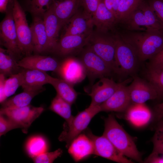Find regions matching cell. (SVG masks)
<instances>
[{
  "label": "cell",
  "instance_id": "19",
  "mask_svg": "<svg viewBox=\"0 0 163 163\" xmlns=\"http://www.w3.org/2000/svg\"><path fill=\"white\" fill-rule=\"evenodd\" d=\"M30 28L34 51L39 53L51 52L43 18L34 16Z\"/></svg>",
  "mask_w": 163,
  "mask_h": 163
},
{
  "label": "cell",
  "instance_id": "25",
  "mask_svg": "<svg viewBox=\"0 0 163 163\" xmlns=\"http://www.w3.org/2000/svg\"><path fill=\"white\" fill-rule=\"evenodd\" d=\"M126 111V119L136 126L145 125L151 118L150 110L144 104H132Z\"/></svg>",
  "mask_w": 163,
  "mask_h": 163
},
{
  "label": "cell",
  "instance_id": "12",
  "mask_svg": "<svg viewBox=\"0 0 163 163\" xmlns=\"http://www.w3.org/2000/svg\"><path fill=\"white\" fill-rule=\"evenodd\" d=\"M120 83L113 94L100 106L101 111L122 112L126 111L131 103L129 93L126 84L129 81Z\"/></svg>",
  "mask_w": 163,
  "mask_h": 163
},
{
  "label": "cell",
  "instance_id": "11",
  "mask_svg": "<svg viewBox=\"0 0 163 163\" xmlns=\"http://www.w3.org/2000/svg\"><path fill=\"white\" fill-rule=\"evenodd\" d=\"M86 134L93 142L94 155L118 163H133L120 153L104 135L96 136L88 130Z\"/></svg>",
  "mask_w": 163,
  "mask_h": 163
},
{
  "label": "cell",
  "instance_id": "17",
  "mask_svg": "<svg viewBox=\"0 0 163 163\" xmlns=\"http://www.w3.org/2000/svg\"><path fill=\"white\" fill-rule=\"evenodd\" d=\"M20 67L44 71L57 72L59 65L55 59L50 56L30 55L18 61Z\"/></svg>",
  "mask_w": 163,
  "mask_h": 163
},
{
  "label": "cell",
  "instance_id": "26",
  "mask_svg": "<svg viewBox=\"0 0 163 163\" xmlns=\"http://www.w3.org/2000/svg\"><path fill=\"white\" fill-rule=\"evenodd\" d=\"M44 90V88L23 90V92L6 100L1 104L2 108H12L28 105L34 97Z\"/></svg>",
  "mask_w": 163,
  "mask_h": 163
},
{
  "label": "cell",
  "instance_id": "7",
  "mask_svg": "<svg viewBox=\"0 0 163 163\" xmlns=\"http://www.w3.org/2000/svg\"><path fill=\"white\" fill-rule=\"evenodd\" d=\"M12 13L21 55H31L34 51L31 32L25 13L18 0H13Z\"/></svg>",
  "mask_w": 163,
  "mask_h": 163
},
{
  "label": "cell",
  "instance_id": "14",
  "mask_svg": "<svg viewBox=\"0 0 163 163\" xmlns=\"http://www.w3.org/2000/svg\"><path fill=\"white\" fill-rule=\"evenodd\" d=\"M57 72L62 78L73 85L82 82L87 76L80 59L71 57L66 58L59 63Z\"/></svg>",
  "mask_w": 163,
  "mask_h": 163
},
{
  "label": "cell",
  "instance_id": "22",
  "mask_svg": "<svg viewBox=\"0 0 163 163\" xmlns=\"http://www.w3.org/2000/svg\"><path fill=\"white\" fill-rule=\"evenodd\" d=\"M80 5V0H53L50 7L62 26L76 13Z\"/></svg>",
  "mask_w": 163,
  "mask_h": 163
},
{
  "label": "cell",
  "instance_id": "3",
  "mask_svg": "<svg viewBox=\"0 0 163 163\" xmlns=\"http://www.w3.org/2000/svg\"><path fill=\"white\" fill-rule=\"evenodd\" d=\"M118 24L122 30L151 32L163 30L148 1L143 0L125 19Z\"/></svg>",
  "mask_w": 163,
  "mask_h": 163
},
{
  "label": "cell",
  "instance_id": "40",
  "mask_svg": "<svg viewBox=\"0 0 163 163\" xmlns=\"http://www.w3.org/2000/svg\"><path fill=\"white\" fill-rule=\"evenodd\" d=\"M149 60L148 67L158 68L163 66V48Z\"/></svg>",
  "mask_w": 163,
  "mask_h": 163
},
{
  "label": "cell",
  "instance_id": "21",
  "mask_svg": "<svg viewBox=\"0 0 163 163\" xmlns=\"http://www.w3.org/2000/svg\"><path fill=\"white\" fill-rule=\"evenodd\" d=\"M92 17L96 30L100 32L113 31L117 24L115 16L106 7L102 0H101Z\"/></svg>",
  "mask_w": 163,
  "mask_h": 163
},
{
  "label": "cell",
  "instance_id": "28",
  "mask_svg": "<svg viewBox=\"0 0 163 163\" xmlns=\"http://www.w3.org/2000/svg\"><path fill=\"white\" fill-rule=\"evenodd\" d=\"M16 56L7 49L0 48V72L9 76L18 73L16 72L20 68L18 61L15 59Z\"/></svg>",
  "mask_w": 163,
  "mask_h": 163
},
{
  "label": "cell",
  "instance_id": "15",
  "mask_svg": "<svg viewBox=\"0 0 163 163\" xmlns=\"http://www.w3.org/2000/svg\"><path fill=\"white\" fill-rule=\"evenodd\" d=\"M65 25L63 35H89L94 26L92 17L78 10Z\"/></svg>",
  "mask_w": 163,
  "mask_h": 163
},
{
  "label": "cell",
  "instance_id": "18",
  "mask_svg": "<svg viewBox=\"0 0 163 163\" xmlns=\"http://www.w3.org/2000/svg\"><path fill=\"white\" fill-rule=\"evenodd\" d=\"M68 148L69 153L76 162L94 154L93 142L86 134L81 133L72 142Z\"/></svg>",
  "mask_w": 163,
  "mask_h": 163
},
{
  "label": "cell",
  "instance_id": "1",
  "mask_svg": "<svg viewBox=\"0 0 163 163\" xmlns=\"http://www.w3.org/2000/svg\"><path fill=\"white\" fill-rule=\"evenodd\" d=\"M117 33L133 48L140 62L149 59L163 48V30L146 32L122 30Z\"/></svg>",
  "mask_w": 163,
  "mask_h": 163
},
{
  "label": "cell",
  "instance_id": "24",
  "mask_svg": "<svg viewBox=\"0 0 163 163\" xmlns=\"http://www.w3.org/2000/svg\"><path fill=\"white\" fill-rule=\"evenodd\" d=\"M21 72L23 90L43 88L44 85L49 84L52 77L46 72L37 70L25 69Z\"/></svg>",
  "mask_w": 163,
  "mask_h": 163
},
{
  "label": "cell",
  "instance_id": "35",
  "mask_svg": "<svg viewBox=\"0 0 163 163\" xmlns=\"http://www.w3.org/2000/svg\"><path fill=\"white\" fill-rule=\"evenodd\" d=\"M158 123L152 139V152L163 155V119L158 120Z\"/></svg>",
  "mask_w": 163,
  "mask_h": 163
},
{
  "label": "cell",
  "instance_id": "34",
  "mask_svg": "<svg viewBox=\"0 0 163 163\" xmlns=\"http://www.w3.org/2000/svg\"><path fill=\"white\" fill-rule=\"evenodd\" d=\"M23 76L21 71L12 75L6 79L5 83V93L7 98L15 92L18 88L21 86Z\"/></svg>",
  "mask_w": 163,
  "mask_h": 163
},
{
  "label": "cell",
  "instance_id": "44",
  "mask_svg": "<svg viewBox=\"0 0 163 163\" xmlns=\"http://www.w3.org/2000/svg\"><path fill=\"white\" fill-rule=\"evenodd\" d=\"M159 155L152 152L146 159L145 162L149 163H163V158Z\"/></svg>",
  "mask_w": 163,
  "mask_h": 163
},
{
  "label": "cell",
  "instance_id": "2",
  "mask_svg": "<svg viewBox=\"0 0 163 163\" xmlns=\"http://www.w3.org/2000/svg\"><path fill=\"white\" fill-rule=\"evenodd\" d=\"M103 135L106 137L123 155L138 162L141 156L133 138L117 122L113 114L104 119Z\"/></svg>",
  "mask_w": 163,
  "mask_h": 163
},
{
  "label": "cell",
  "instance_id": "10",
  "mask_svg": "<svg viewBox=\"0 0 163 163\" xmlns=\"http://www.w3.org/2000/svg\"><path fill=\"white\" fill-rule=\"evenodd\" d=\"M13 0L0 24V42L16 56H21L12 13Z\"/></svg>",
  "mask_w": 163,
  "mask_h": 163
},
{
  "label": "cell",
  "instance_id": "36",
  "mask_svg": "<svg viewBox=\"0 0 163 163\" xmlns=\"http://www.w3.org/2000/svg\"><path fill=\"white\" fill-rule=\"evenodd\" d=\"M62 153V150L59 149L53 152H44L32 159L35 163H51L59 157Z\"/></svg>",
  "mask_w": 163,
  "mask_h": 163
},
{
  "label": "cell",
  "instance_id": "9",
  "mask_svg": "<svg viewBox=\"0 0 163 163\" xmlns=\"http://www.w3.org/2000/svg\"><path fill=\"white\" fill-rule=\"evenodd\" d=\"M80 60L91 82L97 78L107 77L113 72L107 64L88 46L83 51Z\"/></svg>",
  "mask_w": 163,
  "mask_h": 163
},
{
  "label": "cell",
  "instance_id": "31",
  "mask_svg": "<svg viewBox=\"0 0 163 163\" xmlns=\"http://www.w3.org/2000/svg\"><path fill=\"white\" fill-rule=\"evenodd\" d=\"M147 80L153 86L158 94V99H163V66L148 67L146 73Z\"/></svg>",
  "mask_w": 163,
  "mask_h": 163
},
{
  "label": "cell",
  "instance_id": "6",
  "mask_svg": "<svg viewBox=\"0 0 163 163\" xmlns=\"http://www.w3.org/2000/svg\"><path fill=\"white\" fill-rule=\"evenodd\" d=\"M115 41V61L116 73L128 75L136 71L140 61L132 46L117 33L113 34Z\"/></svg>",
  "mask_w": 163,
  "mask_h": 163
},
{
  "label": "cell",
  "instance_id": "27",
  "mask_svg": "<svg viewBox=\"0 0 163 163\" xmlns=\"http://www.w3.org/2000/svg\"><path fill=\"white\" fill-rule=\"evenodd\" d=\"M49 84L56 90L57 94L71 105L75 103L78 93L73 85L65 80L51 77Z\"/></svg>",
  "mask_w": 163,
  "mask_h": 163
},
{
  "label": "cell",
  "instance_id": "29",
  "mask_svg": "<svg viewBox=\"0 0 163 163\" xmlns=\"http://www.w3.org/2000/svg\"><path fill=\"white\" fill-rule=\"evenodd\" d=\"M49 148L46 139L41 135H34L29 138L25 146L26 152L32 159L47 152Z\"/></svg>",
  "mask_w": 163,
  "mask_h": 163
},
{
  "label": "cell",
  "instance_id": "13",
  "mask_svg": "<svg viewBox=\"0 0 163 163\" xmlns=\"http://www.w3.org/2000/svg\"><path fill=\"white\" fill-rule=\"evenodd\" d=\"M128 88L133 104H144L148 100L158 98L157 92L152 85L138 77L134 76Z\"/></svg>",
  "mask_w": 163,
  "mask_h": 163
},
{
  "label": "cell",
  "instance_id": "39",
  "mask_svg": "<svg viewBox=\"0 0 163 163\" xmlns=\"http://www.w3.org/2000/svg\"><path fill=\"white\" fill-rule=\"evenodd\" d=\"M101 0H80V5L87 14L92 17Z\"/></svg>",
  "mask_w": 163,
  "mask_h": 163
},
{
  "label": "cell",
  "instance_id": "30",
  "mask_svg": "<svg viewBox=\"0 0 163 163\" xmlns=\"http://www.w3.org/2000/svg\"><path fill=\"white\" fill-rule=\"evenodd\" d=\"M71 106L56 94L52 101L49 109L64 119L66 123H68L73 117L72 114Z\"/></svg>",
  "mask_w": 163,
  "mask_h": 163
},
{
  "label": "cell",
  "instance_id": "37",
  "mask_svg": "<svg viewBox=\"0 0 163 163\" xmlns=\"http://www.w3.org/2000/svg\"><path fill=\"white\" fill-rule=\"evenodd\" d=\"M19 127L15 122L5 116L0 114V136Z\"/></svg>",
  "mask_w": 163,
  "mask_h": 163
},
{
  "label": "cell",
  "instance_id": "45",
  "mask_svg": "<svg viewBox=\"0 0 163 163\" xmlns=\"http://www.w3.org/2000/svg\"><path fill=\"white\" fill-rule=\"evenodd\" d=\"M10 0H0V11L1 13L6 12Z\"/></svg>",
  "mask_w": 163,
  "mask_h": 163
},
{
  "label": "cell",
  "instance_id": "43",
  "mask_svg": "<svg viewBox=\"0 0 163 163\" xmlns=\"http://www.w3.org/2000/svg\"><path fill=\"white\" fill-rule=\"evenodd\" d=\"M154 111L155 117L158 121L163 118V102L155 106Z\"/></svg>",
  "mask_w": 163,
  "mask_h": 163
},
{
  "label": "cell",
  "instance_id": "5",
  "mask_svg": "<svg viewBox=\"0 0 163 163\" xmlns=\"http://www.w3.org/2000/svg\"><path fill=\"white\" fill-rule=\"evenodd\" d=\"M86 45L103 59L116 73V44L113 34L93 31Z\"/></svg>",
  "mask_w": 163,
  "mask_h": 163
},
{
  "label": "cell",
  "instance_id": "46",
  "mask_svg": "<svg viewBox=\"0 0 163 163\" xmlns=\"http://www.w3.org/2000/svg\"><path fill=\"white\" fill-rule=\"evenodd\" d=\"M163 119V118H162V119Z\"/></svg>",
  "mask_w": 163,
  "mask_h": 163
},
{
  "label": "cell",
  "instance_id": "4",
  "mask_svg": "<svg viewBox=\"0 0 163 163\" xmlns=\"http://www.w3.org/2000/svg\"><path fill=\"white\" fill-rule=\"evenodd\" d=\"M100 105H90L73 116L69 123H66L59 139L66 143L67 148L75 138L86 129L94 117L101 112Z\"/></svg>",
  "mask_w": 163,
  "mask_h": 163
},
{
  "label": "cell",
  "instance_id": "20",
  "mask_svg": "<svg viewBox=\"0 0 163 163\" xmlns=\"http://www.w3.org/2000/svg\"><path fill=\"white\" fill-rule=\"evenodd\" d=\"M91 34L63 35L59 40L54 52L61 56H66L80 50L87 45Z\"/></svg>",
  "mask_w": 163,
  "mask_h": 163
},
{
  "label": "cell",
  "instance_id": "41",
  "mask_svg": "<svg viewBox=\"0 0 163 163\" xmlns=\"http://www.w3.org/2000/svg\"><path fill=\"white\" fill-rule=\"evenodd\" d=\"M120 0H102L106 7L113 14L117 20V11Z\"/></svg>",
  "mask_w": 163,
  "mask_h": 163
},
{
  "label": "cell",
  "instance_id": "32",
  "mask_svg": "<svg viewBox=\"0 0 163 163\" xmlns=\"http://www.w3.org/2000/svg\"><path fill=\"white\" fill-rule=\"evenodd\" d=\"M143 0H120L117 11V24L127 18Z\"/></svg>",
  "mask_w": 163,
  "mask_h": 163
},
{
  "label": "cell",
  "instance_id": "42",
  "mask_svg": "<svg viewBox=\"0 0 163 163\" xmlns=\"http://www.w3.org/2000/svg\"><path fill=\"white\" fill-rule=\"evenodd\" d=\"M5 76L0 74V102L2 104L7 100L5 93Z\"/></svg>",
  "mask_w": 163,
  "mask_h": 163
},
{
  "label": "cell",
  "instance_id": "23",
  "mask_svg": "<svg viewBox=\"0 0 163 163\" xmlns=\"http://www.w3.org/2000/svg\"><path fill=\"white\" fill-rule=\"evenodd\" d=\"M43 18L51 52H54L59 41V32L62 26L50 7Z\"/></svg>",
  "mask_w": 163,
  "mask_h": 163
},
{
  "label": "cell",
  "instance_id": "33",
  "mask_svg": "<svg viewBox=\"0 0 163 163\" xmlns=\"http://www.w3.org/2000/svg\"><path fill=\"white\" fill-rule=\"evenodd\" d=\"M53 0H26L28 9L34 16L43 17Z\"/></svg>",
  "mask_w": 163,
  "mask_h": 163
},
{
  "label": "cell",
  "instance_id": "16",
  "mask_svg": "<svg viewBox=\"0 0 163 163\" xmlns=\"http://www.w3.org/2000/svg\"><path fill=\"white\" fill-rule=\"evenodd\" d=\"M119 83L107 77L100 78L98 82L91 86L88 95L91 98L90 105H100L107 101L115 91Z\"/></svg>",
  "mask_w": 163,
  "mask_h": 163
},
{
  "label": "cell",
  "instance_id": "8",
  "mask_svg": "<svg viewBox=\"0 0 163 163\" xmlns=\"http://www.w3.org/2000/svg\"><path fill=\"white\" fill-rule=\"evenodd\" d=\"M44 110L42 107H35L30 104L20 107L12 108H1L0 114L4 115L15 122L27 133L33 122L38 118Z\"/></svg>",
  "mask_w": 163,
  "mask_h": 163
},
{
  "label": "cell",
  "instance_id": "38",
  "mask_svg": "<svg viewBox=\"0 0 163 163\" xmlns=\"http://www.w3.org/2000/svg\"><path fill=\"white\" fill-rule=\"evenodd\" d=\"M147 1L163 28V0H148Z\"/></svg>",
  "mask_w": 163,
  "mask_h": 163
}]
</instances>
